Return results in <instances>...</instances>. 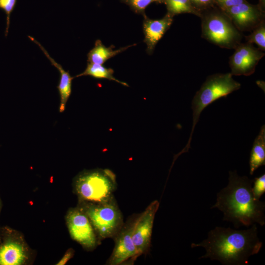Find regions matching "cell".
I'll use <instances>...</instances> for the list:
<instances>
[{"label":"cell","instance_id":"8992f818","mask_svg":"<svg viewBox=\"0 0 265 265\" xmlns=\"http://www.w3.org/2000/svg\"><path fill=\"white\" fill-rule=\"evenodd\" d=\"M77 207L88 217L101 242L113 238L124 224L122 213L114 197L101 203L78 201Z\"/></svg>","mask_w":265,"mask_h":265},{"label":"cell","instance_id":"3957f363","mask_svg":"<svg viewBox=\"0 0 265 265\" xmlns=\"http://www.w3.org/2000/svg\"><path fill=\"white\" fill-rule=\"evenodd\" d=\"M73 186L79 201L104 202L114 197L116 176L108 169L85 170L75 177Z\"/></svg>","mask_w":265,"mask_h":265},{"label":"cell","instance_id":"603a6c76","mask_svg":"<svg viewBox=\"0 0 265 265\" xmlns=\"http://www.w3.org/2000/svg\"><path fill=\"white\" fill-rule=\"evenodd\" d=\"M192 6L201 13L212 7L215 5L214 0H189Z\"/></svg>","mask_w":265,"mask_h":265},{"label":"cell","instance_id":"7402d4cb","mask_svg":"<svg viewBox=\"0 0 265 265\" xmlns=\"http://www.w3.org/2000/svg\"><path fill=\"white\" fill-rule=\"evenodd\" d=\"M16 2L17 0H0V8L4 11L6 15V35L9 27L10 15L15 8Z\"/></svg>","mask_w":265,"mask_h":265},{"label":"cell","instance_id":"30bf717a","mask_svg":"<svg viewBox=\"0 0 265 265\" xmlns=\"http://www.w3.org/2000/svg\"><path fill=\"white\" fill-rule=\"evenodd\" d=\"M159 205V202L155 200L143 212L137 215L133 227L132 238L139 256L146 255L149 251L154 218Z\"/></svg>","mask_w":265,"mask_h":265},{"label":"cell","instance_id":"7c38bea8","mask_svg":"<svg viewBox=\"0 0 265 265\" xmlns=\"http://www.w3.org/2000/svg\"><path fill=\"white\" fill-rule=\"evenodd\" d=\"M235 50L229 61L232 75L248 76L252 75L259 61L265 55L262 51L247 42L240 43Z\"/></svg>","mask_w":265,"mask_h":265},{"label":"cell","instance_id":"ac0fdd59","mask_svg":"<svg viewBox=\"0 0 265 265\" xmlns=\"http://www.w3.org/2000/svg\"><path fill=\"white\" fill-rule=\"evenodd\" d=\"M167 13L172 16L183 13H190L200 17L201 12L196 9L189 0H162Z\"/></svg>","mask_w":265,"mask_h":265},{"label":"cell","instance_id":"ba28073f","mask_svg":"<svg viewBox=\"0 0 265 265\" xmlns=\"http://www.w3.org/2000/svg\"><path fill=\"white\" fill-rule=\"evenodd\" d=\"M65 221L71 238L86 251H93L101 244L88 217L77 206L68 210Z\"/></svg>","mask_w":265,"mask_h":265},{"label":"cell","instance_id":"9a60e30c","mask_svg":"<svg viewBox=\"0 0 265 265\" xmlns=\"http://www.w3.org/2000/svg\"><path fill=\"white\" fill-rule=\"evenodd\" d=\"M133 45H134L114 50L115 47L113 45L106 47L100 40H97L94 48L87 54L88 63L102 65L109 59L125 51Z\"/></svg>","mask_w":265,"mask_h":265},{"label":"cell","instance_id":"d6986e66","mask_svg":"<svg viewBox=\"0 0 265 265\" xmlns=\"http://www.w3.org/2000/svg\"><path fill=\"white\" fill-rule=\"evenodd\" d=\"M247 42L256 44L261 51L265 50V22H263L245 37Z\"/></svg>","mask_w":265,"mask_h":265},{"label":"cell","instance_id":"484cf974","mask_svg":"<svg viewBox=\"0 0 265 265\" xmlns=\"http://www.w3.org/2000/svg\"><path fill=\"white\" fill-rule=\"evenodd\" d=\"M2 203L0 197V214L1 211L2 210Z\"/></svg>","mask_w":265,"mask_h":265},{"label":"cell","instance_id":"d4e9b609","mask_svg":"<svg viewBox=\"0 0 265 265\" xmlns=\"http://www.w3.org/2000/svg\"><path fill=\"white\" fill-rule=\"evenodd\" d=\"M75 253L74 250L72 248H69L65 253L61 259L56 264L57 265H64L68 261L72 259Z\"/></svg>","mask_w":265,"mask_h":265},{"label":"cell","instance_id":"5b68a950","mask_svg":"<svg viewBox=\"0 0 265 265\" xmlns=\"http://www.w3.org/2000/svg\"><path fill=\"white\" fill-rule=\"evenodd\" d=\"M202 37L220 48L235 49L242 39L241 32L226 14L215 6L201 12Z\"/></svg>","mask_w":265,"mask_h":265},{"label":"cell","instance_id":"6da1fadb","mask_svg":"<svg viewBox=\"0 0 265 265\" xmlns=\"http://www.w3.org/2000/svg\"><path fill=\"white\" fill-rule=\"evenodd\" d=\"M253 180L239 176L236 170L229 173L228 183L217 194L212 209L223 213V220L232 223L236 228L255 224H265V204L256 199L252 192Z\"/></svg>","mask_w":265,"mask_h":265},{"label":"cell","instance_id":"8fae6325","mask_svg":"<svg viewBox=\"0 0 265 265\" xmlns=\"http://www.w3.org/2000/svg\"><path fill=\"white\" fill-rule=\"evenodd\" d=\"M240 32L252 31L265 21L263 6L245 1L223 11Z\"/></svg>","mask_w":265,"mask_h":265},{"label":"cell","instance_id":"44dd1931","mask_svg":"<svg viewBox=\"0 0 265 265\" xmlns=\"http://www.w3.org/2000/svg\"><path fill=\"white\" fill-rule=\"evenodd\" d=\"M252 192L254 197L260 200L265 192V174L253 180Z\"/></svg>","mask_w":265,"mask_h":265},{"label":"cell","instance_id":"52a82bcc","mask_svg":"<svg viewBox=\"0 0 265 265\" xmlns=\"http://www.w3.org/2000/svg\"><path fill=\"white\" fill-rule=\"evenodd\" d=\"M34 256L21 232L7 226H0V265H29Z\"/></svg>","mask_w":265,"mask_h":265},{"label":"cell","instance_id":"cb8c5ba5","mask_svg":"<svg viewBox=\"0 0 265 265\" xmlns=\"http://www.w3.org/2000/svg\"><path fill=\"white\" fill-rule=\"evenodd\" d=\"M246 0H214L215 5L222 11L239 4Z\"/></svg>","mask_w":265,"mask_h":265},{"label":"cell","instance_id":"ffe728a7","mask_svg":"<svg viewBox=\"0 0 265 265\" xmlns=\"http://www.w3.org/2000/svg\"><path fill=\"white\" fill-rule=\"evenodd\" d=\"M121 2L128 5L135 13L146 16L145 10L151 3H162V0H120Z\"/></svg>","mask_w":265,"mask_h":265},{"label":"cell","instance_id":"e0dca14e","mask_svg":"<svg viewBox=\"0 0 265 265\" xmlns=\"http://www.w3.org/2000/svg\"><path fill=\"white\" fill-rule=\"evenodd\" d=\"M114 71L111 68H107L102 64L88 63L85 70L75 77L89 76L96 79H106L115 81L123 85L128 86V84L116 79L113 76Z\"/></svg>","mask_w":265,"mask_h":265},{"label":"cell","instance_id":"4fadbf2b","mask_svg":"<svg viewBox=\"0 0 265 265\" xmlns=\"http://www.w3.org/2000/svg\"><path fill=\"white\" fill-rule=\"evenodd\" d=\"M173 21V16L168 13L161 19H151L146 16L144 17L143 30L144 34V42L147 45V53L151 54L159 41L170 28Z\"/></svg>","mask_w":265,"mask_h":265},{"label":"cell","instance_id":"2e32d148","mask_svg":"<svg viewBox=\"0 0 265 265\" xmlns=\"http://www.w3.org/2000/svg\"><path fill=\"white\" fill-rule=\"evenodd\" d=\"M265 164V126L263 125L253 142L251 150L249 166L250 174Z\"/></svg>","mask_w":265,"mask_h":265},{"label":"cell","instance_id":"9c48e42d","mask_svg":"<svg viewBox=\"0 0 265 265\" xmlns=\"http://www.w3.org/2000/svg\"><path fill=\"white\" fill-rule=\"evenodd\" d=\"M137 215L132 216L124 223L120 230L113 237L115 245L106 262L107 265L132 264L139 257L132 238L133 227Z\"/></svg>","mask_w":265,"mask_h":265},{"label":"cell","instance_id":"5bb4252c","mask_svg":"<svg viewBox=\"0 0 265 265\" xmlns=\"http://www.w3.org/2000/svg\"><path fill=\"white\" fill-rule=\"evenodd\" d=\"M29 38L35 44H36L41 50L43 51L45 55L51 61L52 64L57 69L60 73V79L57 88L58 90L60 95V105L59 110L60 112L64 111L67 102L69 98L72 90V80L74 77H72L69 71H66L62 66L57 63L49 55L45 48L33 37L28 36Z\"/></svg>","mask_w":265,"mask_h":265},{"label":"cell","instance_id":"7a4b0ae2","mask_svg":"<svg viewBox=\"0 0 265 265\" xmlns=\"http://www.w3.org/2000/svg\"><path fill=\"white\" fill-rule=\"evenodd\" d=\"M262 245L255 224L245 230L216 227L208 232L205 239L192 243L191 247L205 249L206 253L199 259L218 261L224 265H245L251 256L259 252Z\"/></svg>","mask_w":265,"mask_h":265},{"label":"cell","instance_id":"277c9868","mask_svg":"<svg viewBox=\"0 0 265 265\" xmlns=\"http://www.w3.org/2000/svg\"><path fill=\"white\" fill-rule=\"evenodd\" d=\"M232 76L230 73L211 75L207 78L196 93L192 101L193 123L190 135L187 144L181 152L175 155L173 161L190 148L192 135L202 111L213 102L240 88V84L234 80Z\"/></svg>","mask_w":265,"mask_h":265}]
</instances>
